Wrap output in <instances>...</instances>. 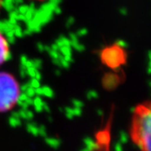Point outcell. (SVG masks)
I'll use <instances>...</instances> for the list:
<instances>
[{"instance_id": "cell-1", "label": "cell", "mask_w": 151, "mask_h": 151, "mask_svg": "<svg viewBox=\"0 0 151 151\" xmlns=\"http://www.w3.org/2000/svg\"><path fill=\"white\" fill-rule=\"evenodd\" d=\"M129 136L139 151H151V100L135 106L129 125Z\"/></svg>"}, {"instance_id": "cell-2", "label": "cell", "mask_w": 151, "mask_h": 151, "mask_svg": "<svg viewBox=\"0 0 151 151\" xmlns=\"http://www.w3.org/2000/svg\"><path fill=\"white\" fill-rule=\"evenodd\" d=\"M20 86L17 78L9 72L0 71V113L12 110L19 103Z\"/></svg>"}, {"instance_id": "cell-3", "label": "cell", "mask_w": 151, "mask_h": 151, "mask_svg": "<svg viewBox=\"0 0 151 151\" xmlns=\"http://www.w3.org/2000/svg\"><path fill=\"white\" fill-rule=\"evenodd\" d=\"M125 50L124 49L118 44H113L103 50L101 57L103 61L108 66L117 67L123 63L125 59Z\"/></svg>"}, {"instance_id": "cell-4", "label": "cell", "mask_w": 151, "mask_h": 151, "mask_svg": "<svg viewBox=\"0 0 151 151\" xmlns=\"http://www.w3.org/2000/svg\"><path fill=\"white\" fill-rule=\"evenodd\" d=\"M10 56V47L6 36L0 31V66L4 64Z\"/></svg>"}, {"instance_id": "cell-5", "label": "cell", "mask_w": 151, "mask_h": 151, "mask_svg": "<svg viewBox=\"0 0 151 151\" xmlns=\"http://www.w3.org/2000/svg\"><path fill=\"white\" fill-rule=\"evenodd\" d=\"M1 5H2V0H0V9H1Z\"/></svg>"}]
</instances>
